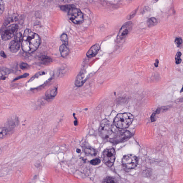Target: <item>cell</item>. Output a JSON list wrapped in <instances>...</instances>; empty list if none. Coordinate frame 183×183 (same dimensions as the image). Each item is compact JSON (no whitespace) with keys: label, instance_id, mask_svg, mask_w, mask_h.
I'll return each mask as SVG.
<instances>
[{"label":"cell","instance_id":"obj_17","mask_svg":"<svg viewBox=\"0 0 183 183\" xmlns=\"http://www.w3.org/2000/svg\"><path fill=\"white\" fill-rule=\"evenodd\" d=\"M42 62L44 64H48L52 62V59L50 57L46 56H43L41 58Z\"/></svg>","mask_w":183,"mask_h":183},{"label":"cell","instance_id":"obj_9","mask_svg":"<svg viewBox=\"0 0 183 183\" xmlns=\"http://www.w3.org/2000/svg\"><path fill=\"white\" fill-rule=\"evenodd\" d=\"M23 36L21 33L15 35L14 39L10 42L9 49L12 53H16L18 51L20 47V44L22 41Z\"/></svg>","mask_w":183,"mask_h":183},{"label":"cell","instance_id":"obj_16","mask_svg":"<svg viewBox=\"0 0 183 183\" xmlns=\"http://www.w3.org/2000/svg\"><path fill=\"white\" fill-rule=\"evenodd\" d=\"M17 123V120H13V119L8 120L7 122L8 127L10 129L14 128Z\"/></svg>","mask_w":183,"mask_h":183},{"label":"cell","instance_id":"obj_4","mask_svg":"<svg viewBox=\"0 0 183 183\" xmlns=\"http://www.w3.org/2000/svg\"><path fill=\"white\" fill-rule=\"evenodd\" d=\"M68 16L70 20L76 25L82 23L84 20L82 13L80 10L75 8L71 7L68 10Z\"/></svg>","mask_w":183,"mask_h":183},{"label":"cell","instance_id":"obj_3","mask_svg":"<svg viewBox=\"0 0 183 183\" xmlns=\"http://www.w3.org/2000/svg\"><path fill=\"white\" fill-rule=\"evenodd\" d=\"M116 156V152L113 148H108L103 153V162L107 166L111 167L115 161Z\"/></svg>","mask_w":183,"mask_h":183},{"label":"cell","instance_id":"obj_30","mask_svg":"<svg viewBox=\"0 0 183 183\" xmlns=\"http://www.w3.org/2000/svg\"><path fill=\"white\" fill-rule=\"evenodd\" d=\"M0 54H1L2 57H4V58H6V55L3 51H2L0 52Z\"/></svg>","mask_w":183,"mask_h":183},{"label":"cell","instance_id":"obj_26","mask_svg":"<svg viewBox=\"0 0 183 183\" xmlns=\"http://www.w3.org/2000/svg\"><path fill=\"white\" fill-rule=\"evenodd\" d=\"M175 43L178 47H179L182 43V40L181 38H177L175 40Z\"/></svg>","mask_w":183,"mask_h":183},{"label":"cell","instance_id":"obj_25","mask_svg":"<svg viewBox=\"0 0 183 183\" xmlns=\"http://www.w3.org/2000/svg\"><path fill=\"white\" fill-rule=\"evenodd\" d=\"M138 9H136V10H134L132 12V13H130L129 14L127 17V18L128 19H130L134 17V15H135L137 12V10Z\"/></svg>","mask_w":183,"mask_h":183},{"label":"cell","instance_id":"obj_6","mask_svg":"<svg viewBox=\"0 0 183 183\" xmlns=\"http://www.w3.org/2000/svg\"><path fill=\"white\" fill-rule=\"evenodd\" d=\"M122 164L125 168L133 169L137 166L138 160L136 156L132 154L125 155L122 160Z\"/></svg>","mask_w":183,"mask_h":183},{"label":"cell","instance_id":"obj_24","mask_svg":"<svg viewBox=\"0 0 183 183\" xmlns=\"http://www.w3.org/2000/svg\"><path fill=\"white\" fill-rule=\"evenodd\" d=\"M5 8V5L4 2L2 0H0V16L4 12Z\"/></svg>","mask_w":183,"mask_h":183},{"label":"cell","instance_id":"obj_1","mask_svg":"<svg viewBox=\"0 0 183 183\" xmlns=\"http://www.w3.org/2000/svg\"><path fill=\"white\" fill-rule=\"evenodd\" d=\"M41 39L38 35L30 29H26L24 32L22 48L23 51L28 54L34 52L40 44Z\"/></svg>","mask_w":183,"mask_h":183},{"label":"cell","instance_id":"obj_2","mask_svg":"<svg viewBox=\"0 0 183 183\" xmlns=\"http://www.w3.org/2000/svg\"><path fill=\"white\" fill-rule=\"evenodd\" d=\"M133 120V117L129 113L119 114L114 119V124L120 129H125L131 125Z\"/></svg>","mask_w":183,"mask_h":183},{"label":"cell","instance_id":"obj_28","mask_svg":"<svg viewBox=\"0 0 183 183\" xmlns=\"http://www.w3.org/2000/svg\"><path fill=\"white\" fill-rule=\"evenodd\" d=\"M28 67V65L26 63H23L21 65V68L22 69H25L26 68H27Z\"/></svg>","mask_w":183,"mask_h":183},{"label":"cell","instance_id":"obj_8","mask_svg":"<svg viewBox=\"0 0 183 183\" xmlns=\"http://www.w3.org/2000/svg\"><path fill=\"white\" fill-rule=\"evenodd\" d=\"M18 26L16 24H13L9 26L2 33V38L4 41H8L12 38L18 30Z\"/></svg>","mask_w":183,"mask_h":183},{"label":"cell","instance_id":"obj_20","mask_svg":"<svg viewBox=\"0 0 183 183\" xmlns=\"http://www.w3.org/2000/svg\"><path fill=\"white\" fill-rule=\"evenodd\" d=\"M181 53L180 52H178L176 54L175 57V61L176 63L177 64H179L181 62Z\"/></svg>","mask_w":183,"mask_h":183},{"label":"cell","instance_id":"obj_27","mask_svg":"<svg viewBox=\"0 0 183 183\" xmlns=\"http://www.w3.org/2000/svg\"><path fill=\"white\" fill-rule=\"evenodd\" d=\"M6 72L4 70H0V79L3 78L6 74Z\"/></svg>","mask_w":183,"mask_h":183},{"label":"cell","instance_id":"obj_7","mask_svg":"<svg viewBox=\"0 0 183 183\" xmlns=\"http://www.w3.org/2000/svg\"><path fill=\"white\" fill-rule=\"evenodd\" d=\"M132 136V133L127 130H121L117 131L111 139L112 143H117L125 141Z\"/></svg>","mask_w":183,"mask_h":183},{"label":"cell","instance_id":"obj_18","mask_svg":"<svg viewBox=\"0 0 183 183\" xmlns=\"http://www.w3.org/2000/svg\"><path fill=\"white\" fill-rule=\"evenodd\" d=\"M85 153L87 155H90L92 156H95L96 155V151L94 149L92 148H86L85 149Z\"/></svg>","mask_w":183,"mask_h":183},{"label":"cell","instance_id":"obj_10","mask_svg":"<svg viewBox=\"0 0 183 183\" xmlns=\"http://www.w3.org/2000/svg\"><path fill=\"white\" fill-rule=\"evenodd\" d=\"M132 26L131 22H128L123 25L119 32L117 37V42H120L124 39L129 34Z\"/></svg>","mask_w":183,"mask_h":183},{"label":"cell","instance_id":"obj_11","mask_svg":"<svg viewBox=\"0 0 183 183\" xmlns=\"http://www.w3.org/2000/svg\"><path fill=\"white\" fill-rule=\"evenodd\" d=\"M86 80L85 71H82L79 73L77 77L75 82V85L78 87H81L82 86Z\"/></svg>","mask_w":183,"mask_h":183},{"label":"cell","instance_id":"obj_31","mask_svg":"<svg viewBox=\"0 0 183 183\" xmlns=\"http://www.w3.org/2000/svg\"><path fill=\"white\" fill-rule=\"evenodd\" d=\"M159 63V61L158 59H156L155 62L154 63V65L156 67H157L158 66Z\"/></svg>","mask_w":183,"mask_h":183},{"label":"cell","instance_id":"obj_5","mask_svg":"<svg viewBox=\"0 0 183 183\" xmlns=\"http://www.w3.org/2000/svg\"><path fill=\"white\" fill-rule=\"evenodd\" d=\"M112 133V125L109 121L105 119L101 123L99 129V133L103 139L109 138Z\"/></svg>","mask_w":183,"mask_h":183},{"label":"cell","instance_id":"obj_29","mask_svg":"<svg viewBox=\"0 0 183 183\" xmlns=\"http://www.w3.org/2000/svg\"><path fill=\"white\" fill-rule=\"evenodd\" d=\"M28 75H29L28 74H24L22 76H20V77H18V78H17L15 79H16V80H17V79H19L21 78H26V77H27Z\"/></svg>","mask_w":183,"mask_h":183},{"label":"cell","instance_id":"obj_13","mask_svg":"<svg viewBox=\"0 0 183 183\" xmlns=\"http://www.w3.org/2000/svg\"><path fill=\"white\" fill-rule=\"evenodd\" d=\"M59 51L61 56L63 57H65L67 56L69 54L70 50L69 48L67 46L63 44L59 47Z\"/></svg>","mask_w":183,"mask_h":183},{"label":"cell","instance_id":"obj_12","mask_svg":"<svg viewBox=\"0 0 183 183\" xmlns=\"http://www.w3.org/2000/svg\"><path fill=\"white\" fill-rule=\"evenodd\" d=\"M100 49V46L98 44H96V45H93L90 48V49L87 52V57L89 58H92V57L95 56L98 54Z\"/></svg>","mask_w":183,"mask_h":183},{"label":"cell","instance_id":"obj_23","mask_svg":"<svg viewBox=\"0 0 183 183\" xmlns=\"http://www.w3.org/2000/svg\"><path fill=\"white\" fill-rule=\"evenodd\" d=\"M101 161L100 159L98 158H95L94 159L92 160L90 162V164L94 166L98 165L100 164Z\"/></svg>","mask_w":183,"mask_h":183},{"label":"cell","instance_id":"obj_19","mask_svg":"<svg viewBox=\"0 0 183 183\" xmlns=\"http://www.w3.org/2000/svg\"><path fill=\"white\" fill-rule=\"evenodd\" d=\"M61 39L64 45L67 46L68 45V38L67 35L65 34L62 35Z\"/></svg>","mask_w":183,"mask_h":183},{"label":"cell","instance_id":"obj_22","mask_svg":"<svg viewBox=\"0 0 183 183\" xmlns=\"http://www.w3.org/2000/svg\"><path fill=\"white\" fill-rule=\"evenodd\" d=\"M116 182L114 178L110 177L105 178L103 181V182L104 183H115Z\"/></svg>","mask_w":183,"mask_h":183},{"label":"cell","instance_id":"obj_15","mask_svg":"<svg viewBox=\"0 0 183 183\" xmlns=\"http://www.w3.org/2000/svg\"><path fill=\"white\" fill-rule=\"evenodd\" d=\"M9 130L5 127H0V138H3L7 135Z\"/></svg>","mask_w":183,"mask_h":183},{"label":"cell","instance_id":"obj_14","mask_svg":"<svg viewBox=\"0 0 183 183\" xmlns=\"http://www.w3.org/2000/svg\"><path fill=\"white\" fill-rule=\"evenodd\" d=\"M57 90L56 88H52L48 90L46 93V96L48 99L52 98L56 95Z\"/></svg>","mask_w":183,"mask_h":183},{"label":"cell","instance_id":"obj_21","mask_svg":"<svg viewBox=\"0 0 183 183\" xmlns=\"http://www.w3.org/2000/svg\"><path fill=\"white\" fill-rule=\"evenodd\" d=\"M156 19L155 18L152 17L149 19L147 22L148 25L149 26H151L155 25V24L156 23Z\"/></svg>","mask_w":183,"mask_h":183},{"label":"cell","instance_id":"obj_32","mask_svg":"<svg viewBox=\"0 0 183 183\" xmlns=\"http://www.w3.org/2000/svg\"><path fill=\"white\" fill-rule=\"evenodd\" d=\"M76 151H77V153H81V149H77L76 150Z\"/></svg>","mask_w":183,"mask_h":183}]
</instances>
